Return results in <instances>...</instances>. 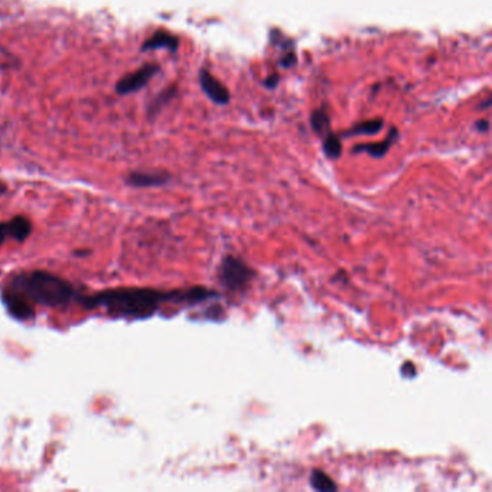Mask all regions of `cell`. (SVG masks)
Here are the masks:
<instances>
[{
	"label": "cell",
	"instance_id": "7a4b0ae2",
	"mask_svg": "<svg viewBox=\"0 0 492 492\" xmlns=\"http://www.w3.org/2000/svg\"><path fill=\"white\" fill-rule=\"evenodd\" d=\"M12 290L18 292L29 302L48 308L66 307L75 296L70 282L49 272L34 270L16 274L12 279Z\"/></svg>",
	"mask_w": 492,
	"mask_h": 492
},
{
	"label": "cell",
	"instance_id": "7c38bea8",
	"mask_svg": "<svg viewBox=\"0 0 492 492\" xmlns=\"http://www.w3.org/2000/svg\"><path fill=\"white\" fill-rule=\"evenodd\" d=\"M311 485L316 491H335L338 487L334 482V480L329 475H326L324 471L315 469L311 474Z\"/></svg>",
	"mask_w": 492,
	"mask_h": 492
},
{
	"label": "cell",
	"instance_id": "9a60e30c",
	"mask_svg": "<svg viewBox=\"0 0 492 492\" xmlns=\"http://www.w3.org/2000/svg\"><path fill=\"white\" fill-rule=\"evenodd\" d=\"M8 237H10V227H9V221L6 222H0V246L5 243V240Z\"/></svg>",
	"mask_w": 492,
	"mask_h": 492
},
{
	"label": "cell",
	"instance_id": "8992f818",
	"mask_svg": "<svg viewBox=\"0 0 492 492\" xmlns=\"http://www.w3.org/2000/svg\"><path fill=\"white\" fill-rule=\"evenodd\" d=\"M3 302L6 305L8 311L15 318L22 319V321L31 319L35 315L29 300L15 290L6 292V294L3 295Z\"/></svg>",
	"mask_w": 492,
	"mask_h": 492
},
{
	"label": "cell",
	"instance_id": "5bb4252c",
	"mask_svg": "<svg viewBox=\"0 0 492 492\" xmlns=\"http://www.w3.org/2000/svg\"><path fill=\"white\" fill-rule=\"evenodd\" d=\"M312 127L315 129V131H328L329 130V116L324 112V110H316L312 114Z\"/></svg>",
	"mask_w": 492,
	"mask_h": 492
},
{
	"label": "cell",
	"instance_id": "e0dca14e",
	"mask_svg": "<svg viewBox=\"0 0 492 492\" xmlns=\"http://www.w3.org/2000/svg\"><path fill=\"white\" fill-rule=\"evenodd\" d=\"M277 79H279V75H277V74H272V75H270V77H269L268 79H266V81H264V84H266V86H268V87H270V88H272V87H274V86L277 84V83H276V81H277Z\"/></svg>",
	"mask_w": 492,
	"mask_h": 492
},
{
	"label": "cell",
	"instance_id": "9c48e42d",
	"mask_svg": "<svg viewBox=\"0 0 492 492\" xmlns=\"http://www.w3.org/2000/svg\"><path fill=\"white\" fill-rule=\"evenodd\" d=\"M168 181V177L164 174H146V172H135L127 179V183L136 186V188H149V186L162 185Z\"/></svg>",
	"mask_w": 492,
	"mask_h": 492
},
{
	"label": "cell",
	"instance_id": "52a82bcc",
	"mask_svg": "<svg viewBox=\"0 0 492 492\" xmlns=\"http://www.w3.org/2000/svg\"><path fill=\"white\" fill-rule=\"evenodd\" d=\"M179 47V39L165 31H159L153 34L148 41H146L142 47V51H151V49H159V48H166L172 52H175Z\"/></svg>",
	"mask_w": 492,
	"mask_h": 492
},
{
	"label": "cell",
	"instance_id": "8fae6325",
	"mask_svg": "<svg viewBox=\"0 0 492 492\" xmlns=\"http://www.w3.org/2000/svg\"><path fill=\"white\" fill-rule=\"evenodd\" d=\"M384 122L381 118H374V120H367L363 123H358L351 127L348 131H345V136H354V135H376L383 127Z\"/></svg>",
	"mask_w": 492,
	"mask_h": 492
},
{
	"label": "cell",
	"instance_id": "ac0fdd59",
	"mask_svg": "<svg viewBox=\"0 0 492 492\" xmlns=\"http://www.w3.org/2000/svg\"><path fill=\"white\" fill-rule=\"evenodd\" d=\"M476 127H478V130L487 131V130L489 129V123H488L487 120H481V122H478V123H476Z\"/></svg>",
	"mask_w": 492,
	"mask_h": 492
},
{
	"label": "cell",
	"instance_id": "5b68a950",
	"mask_svg": "<svg viewBox=\"0 0 492 492\" xmlns=\"http://www.w3.org/2000/svg\"><path fill=\"white\" fill-rule=\"evenodd\" d=\"M199 84H201V88L204 90L207 97L214 103L220 105H225L230 103L229 88L222 86L214 75H211L209 71L201 70V73H199Z\"/></svg>",
	"mask_w": 492,
	"mask_h": 492
},
{
	"label": "cell",
	"instance_id": "2e32d148",
	"mask_svg": "<svg viewBox=\"0 0 492 492\" xmlns=\"http://www.w3.org/2000/svg\"><path fill=\"white\" fill-rule=\"evenodd\" d=\"M295 62H296V60H295V54H294V52H290V54H289L286 58H283L282 65H283V66H292V65H294Z\"/></svg>",
	"mask_w": 492,
	"mask_h": 492
},
{
	"label": "cell",
	"instance_id": "ba28073f",
	"mask_svg": "<svg viewBox=\"0 0 492 492\" xmlns=\"http://www.w3.org/2000/svg\"><path fill=\"white\" fill-rule=\"evenodd\" d=\"M397 138H398V133L396 129H393L390 136H387V139H384V142L371 143V144H360V146H357L352 152H355V153L367 152L372 157H383L385 153L389 152V149L391 148Z\"/></svg>",
	"mask_w": 492,
	"mask_h": 492
},
{
	"label": "cell",
	"instance_id": "6da1fadb",
	"mask_svg": "<svg viewBox=\"0 0 492 492\" xmlns=\"http://www.w3.org/2000/svg\"><path fill=\"white\" fill-rule=\"evenodd\" d=\"M217 292L199 286L174 292L148 287H118L90 296L84 299V305L88 309L103 308L109 315L117 318L146 319L155 315L164 303L196 305L217 298Z\"/></svg>",
	"mask_w": 492,
	"mask_h": 492
},
{
	"label": "cell",
	"instance_id": "4fadbf2b",
	"mask_svg": "<svg viewBox=\"0 0 492 492\" xmlns=\"http://www.w3.org/2000/svg\"><path fill=\"white\" fill-rule=\"evenodd\" d=\"M324 151H325V155L331 159H338L342 153V143H341V139L337 136V135H329L325 138V142H324Z\"/></svg>",
	"mask_w": 492,
	"mask_h": 492
},
{
	"label": "cell",
	"instance_id": "277c9868",
	"mask_svg": "<svg viewBox=\"0 0 492 492\" xmlns=\"http://www.w3.org/2000/svg\"><path fill=\"white\" fill-rule=\"evenodd\" d=\"M157 71H159V65H155V64L143 65L142 68H139L138 71L123 77L120 81L117 83L116 91L120 96H126V94H130V92H135L148 84L149 79L153 75H156Z\"/></svg>",
	"mask_w": 492,
	"mask_h": 492
},
{
	"label": "cell",
	"instance_id": "30bf717a",
	"mask_svg": "<svg viewBox=\"0 0 492 492\" xmlns=\"http://www.w3.org/2000/svg\"><path fill=\"white\" fill-rule=\"evenodd\" d=\"M9 227H10V238L21 243L25 242L32 231L31 221L25 217H15L9 220Z\"/></svg>",
	"mask_w": 492,
	"mask_h": 492
},
{
	"label": "cell",
	"instance_id": "3957f363",
	"mask_svg": "<svg viewBox=\"0 0 492 492\" xmlns=\"http://www.w3.org/2000/svg\"><path fill=\"white\" fill-rule=\"evenodd\" d=\"M255 277L253 270L247 263L235 256H225L218 269V279L221 285L231 294L244 292Z\"/></svg>",
	"mask_w": 492,
	"mask_h": 492
}]
</instances>
